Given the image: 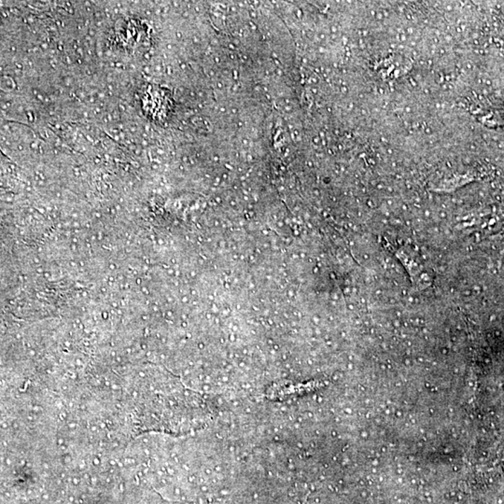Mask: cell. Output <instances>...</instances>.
Wrapping results in <instances>:
<instances>
[{
	"instance_id": "2",
	"label": "cell",
	"mask_w": 504,
	"mask_h": 504,
	"mask_svg": "<svg viewBox=\"0 0 504 504\" xmlns=\"http://www.w3.org/2000/svg\"><path fill=\"white\" fill-rule=\"evenodd\" d=\"M218 85H219V88H222V85L221 83H219Z\"/></svg>"
},
{
	"instance_id": "1",
	"label": "cell",
	"mask_w": 504,
	"mask_h": 504,
	"mask_svg": "<svg viewBox=\"0 0 504 504\" xmlns=\"http://www.w3.org/2000/svg\"><path fill=\"white\" fill-rule=\"evenodd\" d=\"M291 109H292L291 107H287V108H286V111H288V112L291 111Z\"/></svg>"
},
{
	"instance_id": "3",
	"label": "cell",
	"mask_w": 504,
	"mask_h": 504,
	"mask_svg": "<svg viewBox=\"0 0 504 504\" xmlns=\"http://www.w3.org/2000/svg\"><path fill=\"white\" fill-rule=\"evenodd\" d=\"M243 143L247 144V143H248V141H247V140H244V141H243Z\"/></svg>"
}]
</instances>
